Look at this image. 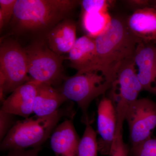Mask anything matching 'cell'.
<instances>
[{"instance_id": "obj_1", "label": "cell", "mask_w": 156, "mask_h": 156, "mask_svg": "<svg viewBox=\"0 0 156 156\" xmlns=\"http://www.w3.org/2000/svg\"><path fill=\"white\" fill-rule=\"evenodd\" d=\"M96 55L89 72L97 71L113 83L120 66L134 57L137 46L142 41L131 32L126 20L112 18L108 27L95 38Z\"/></svg>"}, {"instance_id": "obj_2", "label": "cell", "mask_w": 156, "mask_h": 156, "mask_svg": "<svg viewBox=\"0 0 156 156\" xmlns=\"http://www.w3.org/2000/svg\"><path fill=\"white\" fill-rule=\"evenodd\" d=\"M79 4L76 0H17L12 19L18 32L50 30Z\"/></svg>"}, {"instance_id": "obj_3", "label": "cell", "mask_w": 156, "mask_h": 156, "mask_svg": "<svg viewBox=\"0 0 156 156\" xmlns=\"http://www.w3.org/2000/svg\"><path fill=\"white\" fill-rule=\"evenodd\" d=\"M75 111L71 103L66 105L52 114L44 116L35 115L16 122L1 141V151L26 149L41 146L52 135L61 119H73Z\"/></svg>"}, {"instance_id": "obj_4", "label": "cell", "mask_w": 156, "mask_h": 156, "mask_svg": "<svg viewBox=\"0 0 156 156\" xmlns=\"http://www.w3.org/2000/svg\"><path fill=\"white\" fill-rule=\"evenodd\" d=\"M24 48L30 80L56 87L66 79L63 72L65 57L53 52L44 42L35 41Z\"/></svg>"}, {"instance_id": "obj_5", "label": "cell", "mask_w": 156, "mask_h": 156, "mask_svg": "<svg viewBox=\"0 0 156 156\" xmlns=\"http://www.w3.org/2000/svg\"><path fill=\"white\" fill-rule=\"evenodd\" d=\"M112 83L97 71L77 73L65 80L60 89L68 100L74 101L81 109L83 122H90L88 109L95 98L112 88Z\"/></svg>"}, {"instance_id": "obj_6", "label": "cell", "mask_w": 156, "mask_h": 156, "mask_svg": "<svg viewBox=\"0 0 156 156\" xmlns=\"http://www.w3.org/2000/svg\"><path fill=\"white\" fill-rule=\"evenodd\" d=\"M30 80L24 48L14 40H6L0 48V98Z\"/></svg>"}, {"instance_id": "obj_7", "label": "cell", "mask_w": 156, "mask_h": 156, "mask_svg": "<svg viewBox=\"0 0 156 156\" xmlns=\"http://www.w3.org/2000/svg\"><path fill=\"white\" fill-rule=\"evenodd\" d=\"M119 87V92L114 96L117 119V131H123L124 121L128 108L138 99L143 88L137 76L134 57L126 60L120 66L112 87Z\"/></svg>"}, {"instance_id": "obj_8", "label": "cell", "mask_w": 156, "mask_h": 156, "mask_svg": "<svg viewBox=\"0 0 156 156\" xmlns=\"http://www.w3.org/2000/svg\"><path fill=\"white\" fill-rule=\"evenodd\" d=\"M132 147L151 137L156 127V103L147 98H138L126 116Z\"/></svg>"}, {"instance_id": "obj_9", "label": "cell", "mask_w": 156, "mask_h": 156, "mask_svg": "<svg viewBox=\"0 0 156 156\" xmlns=\"http://www.w3.org/2000/svg\"><path fill=\"white\" fill-rule=\"evenodd\" d=\"M117 119L115 108L111 98L104 97L97 107V131L98 152L108 155L117 131Z\"/></svg>"}, {"instance_id": "obj_10", "label": "cell", "mask_w": 156, "mask_h": 156, "mask_svg": "<svg viewBox=\"0 0 156 156\" xmlns=\"http://www.w3.org/2000/svg\"><path fill=\"white\" fill-rule=\"evenodd\" d=\"M138 68L137 76L143 90L156 94V48L155 45L140 43L134 56Z\"/></svg>"}, {"instance_id": "obj_11", "label": "cell", "mask_w": 156, "mask_h": 156, "mask_svg": "<svg viewBox=\"0 0 156 156\" xmlns=\"http://www.w3.org/2000/svg\"><path fill=\"white\" fill-rule=\"evenodd\" d=\"M39 83L31 80L11 93L2 104L0 110L14 115L28 118L34 113V105Z\"/></svg>"}, {"instance_id": "obj_12", "label": "cell", "mask_w": 156, "mask_h": 156, "mask_svg": "<svg viewBox=\"0 0 156 156\" xmlns=\"http://www.w3.org/2000/svg\"><path fill=\"white\" fill-rule=\"evenodd\" d=\"M80 140L73 119H66L53 131L50 136V146L55 156H79Z\"/></svg>"}, {"instance_id": "obj_13", "label": "cell", "mask_w": 156, "mask_h": 156, "mask_svg": "<svg viewBox=\"0 0 156 156\" xmlns=\"http://www.w3.org/2000/svg\"><path fill=\"white\" fill-rule=\"evenodd\" d=\"M47 39L48 47L53 52L60 56L68 54L77 39L75 23L71 20H62L49 31Z\"/></svg>"}, {"instance_id": "obj_14", "label": "cell", "mask_w": 156, "mask_h": 156, "mask_svg": "<svg viewBox=\"0 0 156 156\" xmlns=\"http://www.w3.org/2000/svg\"><path fill=\"white\" fill-rule=\"evenodd\" d=\"M135 36L148 43L156 40V9L147 7L134 11L126 20Z\"/></svg>"}, {"instance_id": "obj_15", "label": "cell", "mask_w": 156, "mask_h": 156, "mask_svg": "<svg viewBox=\"0 0 156 156\" xmlns=\"http://www.w3.org/2000/svg\"><path fill=\"white\" fill-rule=\"evenodd\" d=\"M68 54L71 67L79 73L88 72L96 57L95 39L87 35L78 38Z\"/></svg>"}, {"instance_id": "obj_16", "label": "cell", "mask_w": 156, "mask_h": 156, "mask_svg": "<svg viewBox=\"0 0 156 156\" xmlns=\"http://www.w3.org/2000/svg\"><path fill=\"white\" fill-rule=\"evenodd\" d=\"M67 101L60 90L49 84H39L35 99L34 113L39 116L52 114Z\"/></svg>"}, {"instance_id": "obj_17", "label": "cell", "mask_w": 156, "mask_h": 156, "mask_svg": "<svg viewBox=\"0 0 156 156\" xmlns=\"http://www.w3.org/2000/svg\"><path fill=\"white\" fill-rule=\"evenodd\" d=\"M82 14L83 28L87 36L95 39L106 29L112 20L108 11Z\"/></svg>"}, {"instance_id": "obj_18", "label": "cell", "mask_w": 156, "mask_h": 156, "mask_svg": "<svg viewBox=\"0 0 156 156\" xmlns=\"http://www.w3.org/2000/svg\"><path fill=\"white\" fill-rule=\"evenodd\" d=\"M97 134L90 122L87 123L79 147V156H97Z\"/></svg>"}, {"instance_id": "obj_19", "label": "cell", "mask_w": 156, "mask_h": 156, "mask_svg": "<svg viewBox=\"0 0 156 156\" xmlns=\"http://www.w3.org/2000/svg\"><path fill=\"white\" fill-rule=\"evenodd\" d=\"M17 0H0V29L2 30L14 16Z\"/></svg>"}, {"instance_id": "obj_20", "label": "cell", "mask_w": 156, "mask_h": 156, "mask_svg": "<svg viewBox=\"0 0 156 156\" xmlns=\"http://www.w3.org/2000/svg\"><path fill=\"white\" fill-rule=\"evenodd\" d=\"M134 156H156V138H149L131 148Z\"/></svg>"}, {"instance_id": "obj_21", "label": "cell", "mask_w": 156, "mask_h": 156, "mask_svg": "<svg viewBox=\"0 0 156 156\" xmlns=\"http://www.w3.org/2000/svg\"><path fill=\"white\" fill-rule=\"evenodd\" d=\"M110 1L106 0H83L80 1L82 13L108 11Z\"/></svg>"}, {"instance_id": "obj_22", "label": "cell", "mask_w": 156, "mask_h": 156, "mask_svg": "<svg viewBox=\"0 0 156 156\" xmlns=\"http://www.w3.org/2000/svg\"><path fill=\"white\" fill-rule=\"evenodd\" d=\"M129 149L124 142L123 131H116L108 156H128Z\"/></svg>"}, {"instance_id": "obj_23", "label": "cell", "mask_w": 156, "mask_h": 156, "mask_svg": "<svg viewBox=\"0 0 156 156\" xmlns=\"http://www.w3.org/2000/svg\"><path fill=\"white\" fill-rule=\"evenodd\" d=\"M14 115L0 110V140L2 141L15 124Z\"/></svg>"}, {"instance_id": "obj_24", "label": "cell", "mask_w": 156, "mask_h": 156, "mask_svg": "<svg viewBox=\"0 0 156 156\" xmlns=\"http://www.w3.org/2000/svg\"><path fill=\"white\" fill-rule=\"evenodd\" d=\"M41 147L34 148L31 149H15L9 151L5 156H39Z\"/></svg>"}, {"instance_id": "obj_25", "label": "cell", "mask_w": 156, "mask_h": 156, "mask_svg": "<svg viewBox=\"0 0 156 156\" xmlns=\"http://www.w3.org/2000/svg\"><path fill=\"white\" fill-rule=\"evenodd\" d=\"M124 2L131 8L135 9V11L149 7L150 2L147 0H128Z\"/></svg>"}, {"instance_id": "obj_26", "label": "cell", "mask_w": 156, "mask_h": 156, "mask_svg": "<svg viewBox=\"0 0 156 156\" xmlns=\"http://www.w3.org/2000/svg\"><path fill=\"white\" fill-rule=\"evenodd\" d=\"M154 8L156 9V2H155L154 4Z\"/></svg>"}, {"instance_id": "obj_27", "label": "cell", "mask_w": 156, "mask_h": 156, "mask_svg": "<svg viewBox=\"0 0 156 156\" xmlns=\"http://www.w3.org/2000/svg\"><path fill=\"white\" fill-rule=\"evenodd\" d=\"M154 44H155V47L156 48V40L155 41H154Z\"/></svg>"}]
</instances>
